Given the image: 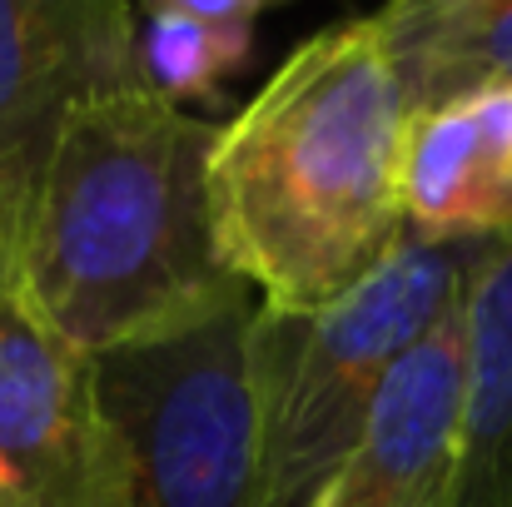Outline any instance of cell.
I'll list each match as a JSON object with an SVG mask.
<instances>
[{
  "mask_svg": "<svg viewBox=\"0 0 512 507\" xmlns=\"http://www.w3.org/2000/svg\"><path fill=\"white\" fill-rule=\"evenodd\" d=\"M403 135L408 105L373 15L309 35L214 130L204 189L224 269L264 309L334 304L403 234Z\"/></svg>",
  "mask_w": 512,
  "mask_h": 507,
  "instance_id": "cell-1",
  "label": "cell"
},
{
  "mask_svg": "<svg viewBox=\"0 0 512 507\" xmlns=\"http://www.w3.org/2000/svg\"><path fill=\"white\" fill-rule=\"evenodd\" d=\"M209 150L214 125L145 85L70 110L15 284L50 334L100 358L184 334L249 294L214 249Z\"/></svg>",
  "mask_w": 512,
  "mask_h": 507,
  "instance_id": "cell-2",
  "label": "cell"
},
{
  "mask_svg": "<svg viewBox=\"0 0 512 507\" xmlns=\"http://www.w3.org/2000/svg\"><path fill=\"white\" fill-rule=\"evenodd\" d=\"M498 239L398 244L334 304L284 314L254 304L249 378L259 408V507H309L353 453L388 373L468 294Z\"/></svg>",
  "mask_w": 512,
  "mask_h": 507,
  "instance_id": "cell-3",
  "label": "cell"
},
{
  "mask_svg": "<svg viewBox=\"0 0 512 507\" xmlns=\"http://www.w3.org/2000/svg\"><path fill=\"white\" fill-rule=\"evenodd\" d=\"M249 319L254 294L184 334L95 358L120 507H259Z\"/></svg>",
  "mask_w": 512,
  "mask_h": 507,
  "instance_id": "cell-4",
  "label": "cell"
},
{
  "mask_svg": "<svg viewBox=\"0 0 512 507\" xmlns=\"http://www.w3.org/2000/svg\"><path fill=\"white\" fill-rule=\"evenodd\" d=\"M125 85H140L130 5L0 0V289L20 284L35 194L70 110Z\"/></svg>",
  "mask_w": 512,
  "mask_h": 507,
  "instance_id": "cell-5",
  "label": "cell"
},
{
  "mask_svg": "<svg viewBox=\"0 0 512 507\" xmlns=\"http://www.w3.org/2000/svg\"><path fill=\"white\" fill-rule=\"evenodd\" d=\"M0 483L25 507H120L95 358L0 289Z\"/></svg>",
  "mask_w": 512,
  "mask_h": 507,
  "instance_id": "cell-6",
  "label": "cell"
},
{
  "mask_svg": "<svg viewBox=\"0 0 512 507\" xmlns=\"http://www.w3.org/2000/svg\"><path fill=\"white\" fill-rule=\"evenodd\" d=\"M463 408V304L378 388L368 423L309 507H448Z\"/></svg>",
  "mask_w": 512,
  "mask_h": 507,
  "instance_id": "cell-7",
  "label": "cell"
},
{
  "mask_svg": "<svg viewBox=\"0 0 512 507\" xmlns=\"http://www.w3.org/2000/svg\"><path fill=\"white\" fill-rule=\"evenodd\" d=\"M448 507H512V234L463 294V408Z\"/></svg>",
  "mask_w": 512,
  "mask_h": 507,
  "instance_id": "cell-8",
  "label": "cell"
},
{
  "mask_svg": "<svg viewBox=\"0 0 512 507\" xmlns=\"http://www.w3.org/2000/svg\"><path fill=\"white\" fill-rule=\"evenodd\" d=\"M408 120L512 85V0H403L373 15Z\"/></svg>",
  "mask_w": 512,
  "mask_h": 507,
  "instance_id": "cell-9",
  "label": "cell"
},
{
  "mask_svg": "<svg viewBox=\"0 0 512 507\" xmlns=\"http://www.w3.org/2000/svg\"><path fill=\"white\" fill-rule=\"evenodd\" d=\"M403 229L423 239H508L512 174L498 169L463 100L408 120L403 135Z\"/></svg>",
  "mask_w": 512,
  "mask_h": 507,
  "instance_id": "cell-10",
  "label": "cell"
},
{
  "mask_svg": "<svg viewBox=\"0 0 512 507\" xmlns=\"http://www.w3.org/2000/svg\"><path fill=\"white\" fill-rule=\"evenodd\" d=\"M234 65L214 45V35L184 10V0H165L135 10V75L145 90L165 95L170 105H189L219 90Z\"/></svg>",
  "mask_w": 512,
  "mask_h": 507,
  "instance_id": "cell-11",
  "label": "cell"
},
{
  "mask_svg": "<svg viewBox=\"0 0 512 507\" xmlns=\"http://www.w3.org/2000/svg\"><path fill=\"white\" fill-rule=\"evenodd\" d=\"M184 10L214 35L224 60L239 70L254 50V25L264 15V0H184Z\"/></svg>",
  "mask_w": 512,
  "mask_h": 507,
  "instance_id": "cell-12",
  "label": "cell"
},
{
  "mask_svg": "<svg viewBox=\"0 0 512 507\" xmlns=\"http://www.w3.org/2000/svg\"><path fill=\"white\" fill-rule=\"evenodd\" d=\"M463 110L478 125V140L488 145L498 169L512 174V85H483V90L463 95Z\"/></svg>",
  "mask_w": 512,
  "mask_h": 507,
  "instance_id": "cell-13",
  "label": "cell"
}]
</instances>
